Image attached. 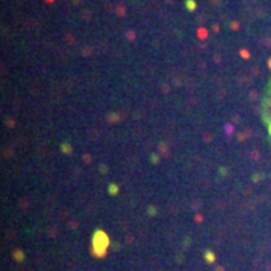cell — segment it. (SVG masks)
I'll list each match as a JSON object with an SVG mask.
<instances>
[{
  "label": "cell",
  "instance_id": "1",
  "mask_svg": "<svg viewBox=\"0 0 271 271\" xmlns=\"http://www.w3.org/2000/svg\"><path fill=\"white\" fill-rule=\"evenodd\" d=\"M109 237L106 232L102 230H95L92 237V250L95 256H104L106 250L109 247Z\"/></svg>",
  "mask_w": 271,
  "mask_h": 271
},
{
  "label": "cell",
  "instance_id": "2",
  "mask_svg": "<svg viewBox=\"0 0 271 271\" xmlns=\"http://www.w3.org/2000/svg\"><path fill=\"white\" fill-rule=\"evenodd\" d=\"M60 149H62V152H63V154H68V155H69V154L72 152V148H71V145H69V143H66V142H63V143L60 145Z\"/></svg>",
  "mask_w": 271,
  "mask_h": 271
},
{
  "label": "cell",
  "instance_id": "3",
  "mask_svg": "<svg viewBox=\"0 0 271 271\" xmlns=\"http://www.w3.org/2000/svg\"><path fill=\"white\" fill-rule=\"evenodd\" d=\"M107 190H109V194H112V196H116L119 193V187L116 185V184H110Z\"/></svg>",
  "mask_w": 271,
  "mask_h": 271
},
{
  "label": "cell",
  "instance_id": "4",
  "mask_svg": "<svg viewBox=\"0 0 271 271\" xmlns=\"http://www.w3.org/2000/svg\"><path fill=\"white\" fill-rule=\"evenodd\" d=\"M205 257H206V261H208V262H211V264H212V262H214V259H215V257H214V255H212V252H210V250L205 253Z\"/></svg>",
  "mask_w": 271,
  "mask_h": 271
},
{
  "label": "cell",
  "instance_id": "5",
  "mask_svg": "<svg viewBox=\"0 0 271 271\" xmlns=\"http://www.w3.org/2000/svg\"><path fill=\"white\" fill-rule=\"evenodd\" d=\"M185 5L188 6V9H190V11H193V9L196 8V5H194V2H193V0H187V3H185Z\"/></svg>",
  "mask_w": 271,
  "mask_h": 271
},
{
  "label": "cell",
  "instance_id": "6",
  "mask_svg": "<svg viewBox=\"0 0 271 271\" xmlns=\"http://www.w3.org/2000/svg\"><path fill=\"white\" fill-rule=\"evenodd\" d=\"M158 160H160V158H158L157 154H151V161H152L154 164H157V163H158Z\"/></svg>",
  "mask_w": 271,
  "mask_h": 271
},
{
  "label": "cell",
  "instance_id": "7",
  "mask_svg": "<svg viewBox=\"0 0 271 271\" xmlns=\"http://www.w3.org/2000/svg\"><path fill=\"white\" fill-rule=\"evenodd\" d=\"M15 259H18V261H23V253H21L20 250H17V252H15Z\"/></svg>",
  "mask_w": 271,
  "mask_h": 271
},
{
  "label": "cell",
  "instance_id": "8",
  "mask_svg": "<svg viewBox=\"0 0 271 271\" xmlns=\"http://www.w3.org/2000/svg\"><path fill=\"white\" fill-rule=\"evenodd\" d=\"M155 212H157V208H155V206H149V208H148V214H152V215H154Z\"/></svg>",
  "mask_w": 271,
  "mask_h": 271
},
{
  "label": "cell",
  "instance_id": "9",
  "mask_svg": "<svg viewBox=\"0 0 271 271\" xmlns=\"http://www.w3.org/2000/svg\"><path fill=\"white\" fill-rule=\"evenodd\" d=\"M109 118H110L109 119L110 122H116V121H118V116H116V114H109Z\"/></svg>",
  "mask_w": 271,
  "mask_h": 271
},
{
  "label": "cell",
  "instance_id": "10",
  "mask_svg": "<svg viewBox=\"0 0 271 271\" xmlns=\"http://www.w3.org/2000/svg\"><path fill=\"white\" fill-rule=\"evenodd\" d=\"M220 173H222V175H226V173H227V170H226V169H223V167H222V169H220Z\"/></svg>",
  "mask_w": 271,
  "mask_h": 271
},
{
  "label": "cell",
  "instance_id": "11",
  "mask_svg": "<svg viewBox=\"0 0 271 271\" xmlns=\"http://www.w3.org/2000/svg\"><path fill=\"white\" fill-rule=\"evenodd\" d=\"M268 134H270V137H271V124H268Z\"/></svg>",
  "mask_w": 271,
  "mask_h": 271
},
{
  "label": "cell",
  "instance_id": "12",
  "mask_svg": "<svg viewBox=\"0 0 271 271\" xmlns=\"http://www.w3.org/2000/svg\"><path fill=\"white\" fill-rule=\"evenodd\" d=\"M268 65H270V68H271V59L268 60Z\"/></svg>",
  "mask_w": 271,
  "mask_h": 271
}]
</instances>
